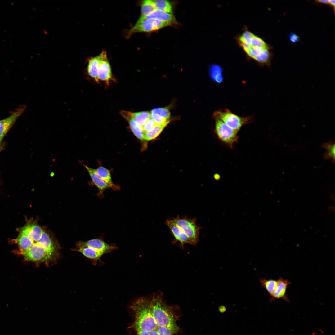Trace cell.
<instances>
[{
    "label": "cell",
    "mask_w": 335,
    "mask_h": 335,
    "mask_svg": "<svg viewBox=\"0 0 335 335\" xmlns=\"http://www.w3.org/2000/svg\"><path fill=\"white\" fill-rule=\"evenodd\" d=\"M289 39L290 41L293 43L297 42L300 39V37L298 35L293 33L290 34L289 36Z\"/></svg>",
    "instance_id": "f546056e"
},
{
    "label": "cell",
    "mask_w": 335,
    "mask_h": 335,
    "mask_svg": "<svg viewBox=\"0 0 335 335\" xmlns=\"http://www.w3.org/2000/svg\"><path fill=\"white\" fill-rule=\"evenodd\" d=\"M261 285L270 296L273 292L277 284V281L272 279L267 280L262 278L259 280Z\"/></svg>",
    "instance_id": "7402d4cb"
},
{
    "label": "cell",
    "mask_w": 335,
    "mask_h": 335,
    "mask_svg": "<svg viewBox=\"0 0 335 335\" xmlns=\"http://www.w3.org/2000/svg\"><path fill=\"white\" fill-rule=\"evenodd\" d=\"M130 308L134 313L133 326L136 330L150 332L156 329L157 325L153 317L150 300L141 297L134 301Z\"/></svg>",
    "instance_id": "6da1fadb"
},
{
    "label": "cell",
    "mask_w": 335,
    "mask_h": 335,
    "mask_svg": "<svg viewBox=\"0 0 335 335\" xmlns=\"http://www.w3.org/2000/svg\"><path fill=\"white\" fill-rule=\"evenodd\" d=\"M156 330L159 335H173V332L169 329L157 326Z\"/></svg>",
    "instance_id": "83f0119b"
},
{
    "label": "cell",
    "mask_w": 335,
    "mask_h": 335,
    "mask_svg": "<svg viewBox=\"0 0 335 335\" xmlns=\"http://www.w3.org/2000/svg\"><path fill=\"white\" fill-rule=\"evenodd\" d=\"M151 113L156 114L168 120L170 117V113L168 109L165 108H156L153 109Z\"/></svg>",
    "instance_id": "d4e9b609"
},
{
    "label": "cell",
    "mask_w": 335,
    "mask_h": 335,
    "mask_svg": "<svg viewBox=\"0 0 335 335\" xmlns=\"http://www.w3.org/2000/svg\"><path fill=\"white\" fill-rule=\"evenodd\" d=\"M335 147V142L333 140H331L329 142L324 143L322 145L321 147L327 150L323 155L324 159H332V163H334Z\"/></svg>",
    "instance_id": "ac0fdd59"
},
{
    "label": "cell",
    "mask_w": 335,
    "mask_h": 335,
    "mask_svg": "<svg viewBox=\"0 0 335 335\" xmlns=\"http://www.w3.org/2000/svg\"><path fill=\"white\" fill-rule=\"evenodd\" d=\"M98 176L114 190H118L120 189L118 186L115 185L113 183L109 170L102 166L99 167L96 169Z\"/></svg>",
    "instance_id": "e0dca14e"
},
{
    "label": "cell",
    "mask_w": 335,
    "mask_h": 335,
    "mask_svg": "<svg viewBox=\"0 0 335 335\" xmlns=\"http://www.w3.org/2000/svg\"><path fill=\"white\" fill-rule=\"evenodd\" d=\"M210 73L212 78L216 82L220 83L223 81L222 69L219 66L217 65L211 66Z\"/></svg>",
    "instance_id": "cb8c5ba5"
},
{
    "label": "cell",
    "mask_w": 335,
    "mask_h": 335,
    "mask_svg": "<svg viewBox=\"0 0 335 335\" xmlns=\"http://www.w3.org/2000/svg\"><path fill=\"white\" fill-rule=\"evenodd\" d=\"M166 224L176 240L182 244H189L193 245V243L186 234L178 227L172 220L168 219Z\"/></svg>",
    "instance_id": "8fae6325"
},
{
    "label": "cell",
    "mask_w": 335,
    "mask_h": 335,
    "mask_svg": "<svg viewBox=\"0 0 335 335\" xmlns=\"http://www.w3.org/2000/svg\"><path fill=\"white\" fill-rule=\"evenodd\" d=\"M78 247H87L96 250L109 253L117 248L114 244H109L105 243L102 238H98L86 241H80L78 243Z\"/></svg>",
    "instance_id": "52a82bcc"
},
{
    "label": "cell",
    "mask_w": 335,
    "mask_h": 335,
    "mask_svg": "<svg viewBox=\"0 0 335 335\" xmlns=\"http://www.w3.org/2000/svg\"><path fill=\"white\" fill-rule=\"evenodd\" d=\"M136 335H150L149 332L143 330H136Z\"/></svg>",
    "instance_id": "4dcf8cb0"
},
{
    "label": "cell",
    "mask_w": 335,
    "mask_h": 335,
    "mask_svg": "<svg viewBox=\"0 0 335 335\" xmlns=\"http://www.w3.org/2000/svg\"><path fill=\"white\" fill-rule=\"evenodd\" d=\"M219 310L221 312H224L226 310L225 307L223 306H221L219 308Z\"/></svg>",
    "instance_id": "d6a6232c"
},
{
    "label": "cell",
    "mask_w": 335,
    "mask_h": 335,
    "mask_svg": "<svg viewBox=\"0 0 335 335\" xmlns=\"http://www.w3.org/2000/svg\"><path fill=\"white\" fill-rule=\"evenodd\" d=\"M145 19H156L168 22L171 24L176 23L175 17L169 14L158 10H156L147 16H141Z\"/></svg>",
    "instance_id": "9a60e30c"
},
{
    "label": "cell",
    "mask_w": 335,
    "mask_h": 335,
    "mask_svg": "<svg viewBox=\"0 0 335 335\" xmlns=\"http://www.w3.org/2000/svg\"><path fill=\"white\" fill-rule=\"evenodd\" d=\"M172 220L186 234L193 245L198 242L200 228L197 225L195 219L181 218L178 216Z\"/></svg>",
    "instance_id": "277c9868"
},
{
    "label": "cell",
    "mask_w": 335,
    "mask_h": 335,
    "mask_svg": "<svg viewBox=\"0 0 335 335\" xmlns=\"http://www.w3.org/2000/svg\"><path fill=\"white\" fill-rule=\"evenodd\" d=\"M131 115L133 119L141 127L151 118V113L147 111L131 113Z\"/></svg>",
    "instance_id": "d6986e66"
},
{
    "label": "cell",
    "mask_w": 335,
    "mask_h": 335,
    "mask_svg": "<svg viewBox=\"0 0 335 335\" xmlns=\"http://www.w3.org/2000/svg\"><path fill=\"white\" fill-rule=\"evenodd\" d=\"M100 54L101 60L99 70V80L108 82L112 79L110 66L107 59L106 52L104 51Z\"/></svg>",
    "instance_id": "30bf717a"
},
{
    "label": "cell",
    "mask_w": 335,
    "mask_h": 335,
    "mask_svg": "<svg viewBox=\"0 0 335 335\" xmlns=\"http://www.w3.org/2000/svg\"><path fill=\"white\" fill-rule=\"evenodd\" d=\"M0 144H1V142H0Z\"/></svg>",
    "instance_id": "836d02e7"
},
{
    "label": "cell",
    "mask_w": 335,
    "mask_h": 335,
    "mask_svg": "<svg viewBox=\"0 0 335 335\" xmlns=\"http://www.w3.org/2000/svg\"><path fill=\"white\" fill-rule=\"evenodd\" d=\"M150 335H159L156 329L149 332Z\"/></svg>",
    "instance_id": "1f68e13d"
},
{
    "label": "cell",
    "mask_w": 335,
    "mask_h": 335,
    "mask_svg": "<svg viewBox=\"0 0 335 335\" xmlns=\"http://www.w3.org/2000/svg\"><path fill=\"white\" fill-rule=\"evenodd\" d=\"M77 251L82 253L84 256L96 263L100 260L102 256L106 253V252L96 250L92 248L87 247H78Z\"/></svg>",
    "instance_id": "2e32d148"
},
{
    "label": "cell",
    "mask_w": 335,
    "mask_h": 335,
    "mask_svg": "<svg viewBox=\"0 0 335 335\" xmlns=\"http://www.w3.org/2000/svg\"><path fill=\"white\" fill-rule=\"evenodd\" d=\"M101 60V54L89 60L87 71L89 76L96 81L99 80L98 73Z\"/></svg>",
    "instance_id": "5bb4252c"
},
{
    "label": "cell",
    "mask_w": 335,
    "mask_h": 335,
    "mask_svg": "<svg viewBox=\"0 0 335 335\" xmlns=\"http://www.w3.org/2000/svg\"><path fill=\"white\" fill-rule=\"evenodd\" d=\"M120 114L128 123L131 129L135 136L141 140L144 139L145 132L142 127L132 118L131 112L122 111Z\"/></svg>",
    "instance_id": "7c38bea8"
},
{
    "label": "cell",
    "mask_w": 335,
    "mask_h": 335,
    "mask_svg": "<svg viewBox=\"0 0 335 335\" xmlns=\"http://www.w3.org/2000/svg\"><path fill=\"white\" fill-rule=\"evenodd\" d=\"M156 10V9L153 0L144 1L141 7V16H147Z\"/></svg>",
    "instance_id": "603a6c76"
},
{
    "label": "cell",
    "mask_w": 335,
    "mask_h": 335,
    "mask_svg": "<svg viewBox=\"0 0 335 335\" xmlns=\"http://www.w3.org/2000/svg\"><path fill=\"white\" fill-rule=\"evenodd\" d=\"M151 118L156 125H162L169 122L168 120L156 114L151 113Z\"/></svg>",
    "instance_id": "484cf974"
},
{
    "label": "cell",
    "mask_w": 335,
    "mask_h": 335,
    "mask_svg": "<svg viewBox=\"0 0 335 335\" xmlns=\"http://www.w3.org/2000/svg\"><path fill=\"white\" fill-rule=\"evenodd\" d=\"M168 124L156 125L151 130L145 132L144 139L148 141L155 139L160 134Z\"/></svg>",
    "instance_id": "ffe728a7"
},
{
    "label": "cell",
    "mask_w": 335,
    "mask_h": 335,
    "mask_svg": "<svg viewBox=\"0 0 335 335\" xmlns=\"http://www.w3.org/2000/svg\"><path fill=\"white\" fill-rule=\"evenodd\" d=\"M170 25V23L156 19H145L141 17L135 25L130 30L128 35L136 32H150L156 30Z\"/></svg>",
    "instance_id": "5b68a950"
},
{
    "label": "cell",
    "mask_w": 335,
    "mask_h": 335,
    "mask_svg": "<svg viewBox=\"0 0 335 335\" xmlns=\"http://www.w3.org/2000/svg\"><path fill=\"white\" fill-rule=\"evenodd\" d=\"M152 314L157 326L170 329L174 334H177L179 328L172 308L163 301L162 296L154 294L150 300Z\"/></svg>",
    "instance_id": "7a4b0ae2"
},
{
    "label": "cell",
    "mask_w": 335,
    "mask_h": 335,
    "mask_svg": "<svg viewBox=\"0 0 335 335\" xmlns=\"http://www.w3.org/2000/svg\"><path fill=\"white\" fill-rule=\"evenodd\" d=\"M277 281L275 288L270 296V301H273L276 299H281L286 302H289L286 291L288 287L291 282L288 279H284L281 277H280Z\"/></svg>",
    "instance_id": "9c48e42d"
},
{
    "label": "cell",
    "mask_w": 335,
    "mask_h": 335,
    "mask_svg": "<svg viewBox=\"0 0 335 335\" xmlns=\"http://www.w3.org/2000/svg\"><path fill=\"white\" fill-rule=\"evenodd\" d=\"M215 121V132L221 141L230 148L238 141L237 133L220 119L213 118Z\"/></svg>",
    "instance_id": "8992f818"
},
{
    "label": "cell",
    "mask_w": 335,
    "mask_h": 335,
    "mask_svg": "<svg viewBox=\"0 0 335 335\" xmlns=\"http://www.w3.org/2000/svg\"><path fill=\"white\" fill-rule=\"evenodd\" d=\"M213 117L220 119L237 132L243 125L250 123L253 119L251 117L239 116L227 109L215 112L213 113Z\"/></svg>",
    "instance_id": "3957f363"
},
{
    "label": "cell",
    "mask_w": 335,
    "mask_h": 335,
    "mask_svg": "<svg viewBox=\"0 0 335 335\" xmlns=\"http://www.w3.org/2000/svg\"><path fill=\"white\" fill-rule=\"evenodd\" d=\"M83 166L87 171L93 183L98 189L99 191L98 195L99 196L102 195L104 191L109 188V186L98 176L96 172V169L89 167L84 164Z\"/></svg>",
    "instance_id": "4fadbf2b"
},
{
    "label": "cell",
    "mask_w": 335,
    "mask_h": 335,
    "mask_svg": "<svg viewBox=\"0 0 335 335\" xmlns=\"http://www.w3.org/2000/svg\"><path fill=\"white\" fill-rule=\"evenodd\" d=\"M335 2L334 0H319L315 1V2L317 3H322L330 5L333 8L334 11L335 10Z\"/></svg>",
    "instance_id": "f1b7e54d"
},
{
    "label": "cell",
    "mask_w": 335,
    "mask_h": 335,
    "mask_svg": "<svg viewBox=\"0 0 335 335\" xmlns=\"http://www.w3.org/2000/svg\"><path fill=\"white\" fill-rule=\"evenodd\" d=\"M156 125L154 120L150 118L141 127L145 132L151 130Z\"/></svg>",
    "instance_id": "4316f807"
},
{
    "label": "cell",
    "mask_w": 335,
    "mask_h": 335,
    "mask_svg": "<svg viewBox=\"0 0 335 335\" xmlns=\"http://www.w3.org/2000/svg\"><path fill=\"white\" fill-rule=\"evenodd\" d=\"M156 9L172 14V5L168 1L165 0H153Z\"/></svg>",
    "instance_id": "44dd1931"
},
{
    "label": "cell",
    "mask_w": 335,
    "mask_h": 335,
    "mask_svg": "<svg viewBox=\"0 0 335 335\" xmlns=\"http://www.w3.org/2000/svg\"><path fill=\"white\" fill-rule=\"evenodd\" d=\"M25 105L18 108L11 114L5 119L0 120V142L18 118L25 109Z\"/></svg>",
    "instance_id": "ba28073f"
}]
</instances>
